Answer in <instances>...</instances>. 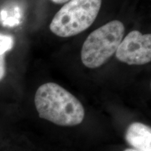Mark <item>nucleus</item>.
Here are the masks:
<instances>
[{"label":"nucleus","mask_w":151,"mask_h":151,"mask_svg":"<svg viewBox=\"0 0 151 151\" xmlns=\"http://www.w3.org/2000/svg\"><path fill=\"white\" fill-rule=\"evenodd\" d=\"M35 104L41 118L60 126L78 125L83 121L86 115L81 101L55 83H46L39 87Z\"/></svg>","instance_id":"1"},{"label":"nucleus","mask_w":151,"mask_h":151,"mask_svg":"<svg viewBox=\"0 0 151 151\" xmlns=\"http://www.w3.org/2000/svg\"><path fill=\"white\" fill-rule=\"evenodd\" d=\"M125 32L124 24L115 20L90 33L83 44L81 61L86 67L95 69L116 53Z\"/></svg>","instance_id":"2"},{"label":"nucleus","mask_w":151,"mask_h":151,"mask_svg":"<svg viewBox=\"0 0 151 151\" xmlns=\"http://www.w3.org/2000/svg\"><path fill=\"white\" fill-rule=\"evenodd\" d=\"M101 3L102 0H69L52 18L50 31L60 37L78 35L92 25Z\"/></svg>","instance_id":"3"},{"label":"nucleus","mask_w":151,"mask_h":151,"mask_svg":"<svg viewBox=\"0 0 151 151\" xmlns=\"http://www.w3.org/2000/svg\"><path fill=\"white\" fill-rule=\"evenodd\" d=\"M119 61L129 65H143L151 61V35L137 30L130 32L120 42L116 52Z\"/></svg>","instance_id":"4"},{"label":"nucleus","mask_w":151,"mask_h":151,"mask_svg":"<svg viewBox=\"0 0 151 151\" xmlns=\"http://www.w3.org/2000/svg\"><path fill=\"white\" fill-rule=\"evenodd\" d=\"M126 142L137 151H151V128L135 122L128 126L124 134Z\"/></svg>","instance_id":"5"},{"label":"nucleus","mask_w":151,"mask_h":151,"mask_svg":"<svg viewBox=\"0 0 151 151\" xmlns=\"http://www.w3.org/2000/svg\"><path fill=\"white\" fill-rule=\"evenodd\" d=\"M14 39L12 36L0 33V81L6 74L5 55L14 48Z\"/></svg>","instance_id":"6"},{"label":"nucleus","mask_w":151,"mask_h":151,"mask_svg":"<svg viewBox=\"0 0 151 151\" xmlns=\"http://www.w3.org/2000/svg\"><path fill=\"white\" fill-rule=\"evenodd\" d=\"M52 2L55 3V4H65L66 2H67L69 0H51Z\"/></svg>","instance_id":"7"},{"label":"nucleus","mask_w":151,"mask_h":151,"mask_svg":"<svg viewBox=\"0 0 151 151\" xmlns=\"http://www.w3.org/2000/svg\"><path fill=\"white\" fill-rule=\"evenodd\" d=\"M124 151H137V150H134V149H132V148H127V149H125Z\"/></svg>","instance_id":"8"}]
</instances>
